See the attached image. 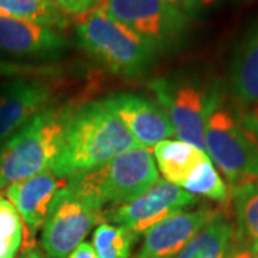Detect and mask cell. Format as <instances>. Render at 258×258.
<instances>
[{
  "mask_svg": "<svg viewBox=\"0 0 258 258\" xmlns=\"http://www.w3.org/2000/svg\"><path fill=\"white\" fill-rule=\"evenodd\" d=\"M106 102L141 147L152 149L159 142L175 135L174 126L162 106L145 95L115 93L106 98Z\"/></svg>",
  "mask_w": 258,
  "mask_h": 258,
  "instance_id": "11",
  "label": "cell"
},
{
  "mask_svg": "<svg viewBox=\"0 0 258 258\" xmlns=\"http://www.w3.org/2000/svg\"><path fill=\"white\" fill-rule=\"evenodd\" d=\"M19 258H45L43 257V254L36 249L35 247H25L23 251H22V254L19 255Z\"/></svg>",
  "mask_w": 258,
  "mask_h": 258,
  "instance_id": "29",
  "label": "cell"
},
{
  "mask_svg": "<svg viewBox=\"0 0 258 258\" xmlns=\"http://www.w3.org/2000/svg\"><path fill=\"white\" fill-rule=\"evenodd\" d=\"M55 83L45 76L13 78L0 88V142L50 108Z\"/></svg>",
  "mask_w": 258,
  "mask_h": 258,
  "instance_id": "10",
  "label": "cell"
},
{
  "mask_svg": "<svg viewBox=\"0 0 258 258\" xmlns=\"http://www.w3.org/2000/svg\"><path fill=\"white\" fill-rule=\"evenodd\" d=\"M74 106H50L0 144V191L53 164Z\"/></svg>",
  "mask_w": 258,
  "mask_h": 258,
  "instance_id": "2",
  "label": "cell"
},
{
  "mask_svg": "<svg viewBox=\"0 0 258 258\" xmlns=\"http://www.w3.org/2000/svg\"><path fill=\"white\" fill-rule=\"evenodd\" d=\"M96 8L126 26L157 53L181 45L189 16L165 0H98Z\"/></svg>",
  "mask_w": 258,
  "mask_h": 258,
  "instance_id": "7",
  "label": "cell"
},
{
  "mask_svg": "<svg viewBox=\"0 0 258 258\" xmlns=\"http://www.w3.org/2000/svg\"><path fill=\"white\" fill-rule=\"evenodd\" d=\"M235 208V234L258 244V181L231 191Z\"/></svg>",
  "mask_w": 258,
  "mask_h": 258,
  "instance_id": "19",
  "label": "cell"
},
{
  "mask_svg": "<svg viewBox=\"0 0 258 258\" xmlns=\"http://www.w3.org/2000/svg\"><path fill=\"white\" fill-rule=\"evenodd\" d=\"M225 258H258V244L241 238L235 234V230H234V237H232L230 249Z\"/></svg>",
  "mask_w": 258,
  "mask_h": 258,
  "instance_id": "24",
  "label": "cell"
},
{
  "mask_svg": "<svg viewBox=\"0 0 258 258\" xmlns=\"http://www.w3.org/2000/svg\"><path fill=\"white\" fill-rule=\"evenodd\" d=\"M66 181L68 179L56 175L52 168H47L5 189V195L19 212L30 238L43 227L50 204L56 194L66 185Z\"/></svg>",
  "mask_w": 258,
  "mask_h": 258,
  "instance_id": "14",
  "label": "cell"
},
{
  "mask_svg": "<svg viewBox=\"0 0 258 258\" xmlns=\"http://www.w3.org/2000/svg\"><path fill=\"white\" fill-rule=\"evenodd\" d=\"M75 35L83 50L122 76L144 74L158 55L132 30L96 6L75 16Z\"/></svg>",
  "mask_w": 258,
  "mask_h": 258,
  "instance_id": "3",
  "label": "cell"
},
{
  "mask_svg": "<svg viewBox=\"0 0 258 258\" xmlns=\"http://www.w3.org/2000/svg\"><path fill=\"white\" fill-rule=\"evenodd\" d=\"M56 71L50 66H36L0 59V79H13L20 76H50Z\"/></svg>",
  "mask_w": 258,
  "mask_h": 258,
  "instance_id": "23",
  "label": "cell"
},
{
  "mask_svg": "<svg viewBox=\"0 0 258 258\" xmlns=\"http://www.w3.org/2000/svg\"><path fill=\"white\" fill-rule=\"evenodd\" d=\"M158 169L169 184L182 188L192 171L204 162L207 152L181 139H166L152 148Z\"/></svg>",
  "mask_w": 258,
  "mask_h": 258,
  "instance_id": "16",
  "label": "cell"
},
{
  "mask_svg": "<svg viewBox=\"0 0 258 258\" xmlns=\"http://www.w3.org/2000/svg\"><path fill=\"white\" fill-rule=\"evenodd\" d=\"M214 208L178 211L145 231L135 258H176L194 235L218 214Z\"/></svg>",
  "mask_w": 258,
  "mask_h": 258,
  "instance_id": "12",
  "label": "cell"
},
{
  "mask_svg": "<svg viewBox=\"0 0 258 258\" xmlns=\"http://www.w3.org/2000/svg\"><path fill=\"white\" fill-rule=\"evenodd\" d=\"M66 15L79 16L96 6L98 0H49Z\"/></svg>",
  "mask_w": 258,
  "mask_h": 258,
  "instance_id": "25",
  "label": "cell"
},
{
  "mask_svg": "<svg viewBox=\"0 0 258 258\" xmlns=\"http://www.w3.org/2000/svg\"><path fill=\"white\" fill-rule=\"evenodd\" d=\"M23 238V221L13 204L0 191V258H16Z\"/></svg>",
  "mask_w": 258,
  "mask_h": 258,
  "instance_id": "22",
  "label": "cell"
},
{
  "mask_svg": "<svg viewBox=\"0 0 258 258\" xmlns=\"http://www.w3.org/2000/svg\"><path fill=\"white\" fill-rule=\"evenodd\" d=\"M105 208L91 195L66 181L56 194L42 227V248L46 258H68L103 220Z\"/></svg>",
  "mask_w": 258,
  "mask_h": 258,
  "instance_id": "6",
  "label": "cell"
},
{
  "mask_svg": "<svg viewBox=\"0 0 258 258\" xmlns=\"http://www.w3.org/2000/svg\"><path fill=\"white\" fill-rule=\"evenodd\" d=\"M182 189L191 195L205 197L215 203H227L230 198L228 185L224 182L221 175L218 174L217 168L214 166L210 158L197 166L192 174L185 181Z\"/></svg>",
  "mask_w": 258,
  "mask_h": 258,
  "instance_id": "21",
  "label": "cell"
},
{
  "mask_svg": "<svg viewBox=\"0 0 258 258\" xmlns=\"http://www.w3.org/2000/svg\"><path fill=\"white\" fill-rule=\"evenodd\" d=\"M69 45L60 30L33 22L0 16V52L13 57L49 59Z\"/></svg>",
  "mask_w": 258,
  "mask_h": 258,
  "instance_id": "13",
  "label": "cell"
},
{
  "mask_svg": "<svg viewBox=\"0 0 258 258\" xmlns=\"http://www.w3.org/2000/svg\"><path fill=\"white\" fill-rule=\"evenodd\" d=\"M205 152L230 185V192L258 181V139L214 92L205 120Z\"/></svg>",
  "mask_w": 258,
  "mask_h": 258,
  "instance_id": "4",
  "label": "cell"
},
{
  "mask_svg": "<svg viewBox=\"0 0 258 258\" xmlns=\"http://www.w3.org/2000/svg\"><path fill=\"white\" fill-rule=\"evenodd\" d=\"M195 203L197 197L179 186L169 184L164 178H159L137 200L106 210L103 212V220L125 227L135 235H139L142 232L145 234V231L172 214L182 211Z\"/></svg>",
  "mask_w": 258,
  "mask_h": 258,
  "instance_id": "9",
  "label": "cell"
},
{
  "mask_svg": "<svg viewBox=\"0 0 258 258\" xmlns=\"http://www.w3.org/2000/svg\"><path fill=\"white\" fill-rule=\"evenodd\" d=\"M169 5H172L174 8L184 12L185 15H188L189 18L200 13L201 10L207 9L208 6H211L215 0H165Z\"/></svg>",
  "mask_w": 258,
  "mask_h": 258,
  "instance_id": "26",
  "label": "cell"
},
{
  "mask_svg": "<svg viewBox=\"0 0 258 258\" xmlns=\"http://www.w3.org/2000/svg\"><path fill=\"white\" fill-rule=\"evenodd\" d=\"M137 145L106 99L89 102L75 108L63 144L50 168L56 175L68 179L105 165Z\"/></svg>",
  "mask_w": 258,
  "mask_h": 258,
  "instance_id": "1",
  "label": "cell"
},
{
  "mask_svg": "<svg viewBox=\"0 0 258 258\" xmlns=\"http://www.w3.org/2000/svg\"><path fill=\"white\" fill-rule=\"evenodd\" d=\"M234 224L218 212L198 231L176 258H225L234 237Z\"/></svg>",
  "mask_w": 258,
  "mask_h": 258,
  "instance_id": "17",
  "label": "cell"
},
{
  "mask_svg": "<svg viewBox=\"0 0 258 258\" xmlns=\"http://www.w3.org/2000/svg\"><path fill=\"white\" fill-rule=\"evenodd\" d=\"M242 123L252 132V135L258 139V106L251 108L244 116H240Z\"/></svg>",
  "mask_w": 258,
  "mask_h": 258,
  "instance_id": "27",
  "label": "cell"
},
{
  "mask_svg": "<svg viewBox=\"0 0 258 258\" xmlns=\"http://www.w3.org/2000/svg\"><path fill=\"white\" fill-rule=\"evenodd\" d=\"M231 85L237 99L247 108L258 106V23L237 49L231 68Z\"/></svg>",
  "mask_w": 258,
  "mask_h": 258,
  "instance_id": "15",
  "label": "cell"
},
{
  "mask_svg": "<svg viewBox=\"0 0 258 258\" xmlns=\"http://www.w3.org/2000/svg\"><path fill=\"white\" fill-rule=\"evenodd\" d=\"M68 258H98V255L93 251L92 244L89 242H82L78 248L75 249L74 252Z\"/></svg>",
  "mask_w": 258,
  "mask_h": 258,
  "instance_id": "28",
  "label": "cell"
},
{
  "mask_svg": "<svg viewBox=\"0 0 258 258\" xmlns=\"http://www.w3.org/2000/svg\"><path fill=\"white\" fill-rule=\"evenodd\" d=\"M158 179L152 152L137 145L105 165L68 178V182L91 195L106 211L137 200Z\"/></svg>",
  "mask_w": 258,
  "mask_h": 258,
  "instance_id": "5",
  "label": "cell"
},
{
  "mask_svg": "<svg viewBox=\"0 0 258 258\" xmlns=\"http://www.w3.org/2000/svg\"><path fill=\"white\" fill-rule=\"evenodd\" d=\"M149 89L166 112L178 139L205 152V120L214 92L189 78H159Z\"/></svg>",
  "mask_w": 258,
  "mask_h": 258,
  "instance_id": "8",
  "label": "cell"
},
{
  "mask_svg": "<svg viewBox=\"0 0 258 258\" xmlns=\"http://www.w3.org/2000/svg\"><path fill=\"white\" fill-rule=\"evenodd\" d=\"M0 16L19 19L63 30L69 18L49 0H0Z\"/></svg>",
  "mask_w": 258,
  "mask_h": 258,
  "instance_id": "18",
  "label": "cell"
},
{
  "mask_svg": "<svg viewBox=\"0 0 258 258\" xmlns=\"http://www.w3.org/2000/svg\"><path fill=\"white\" fill-rule=\"evenodd\" d=\"M137 235L125 227L101 222L92 237V247L98 258H129Z\"/></svg>",
  "mask_w": 258,
  "mask_h": 258,
  "instance_id": "20",
  "label": "cell"
}]
</instances>
